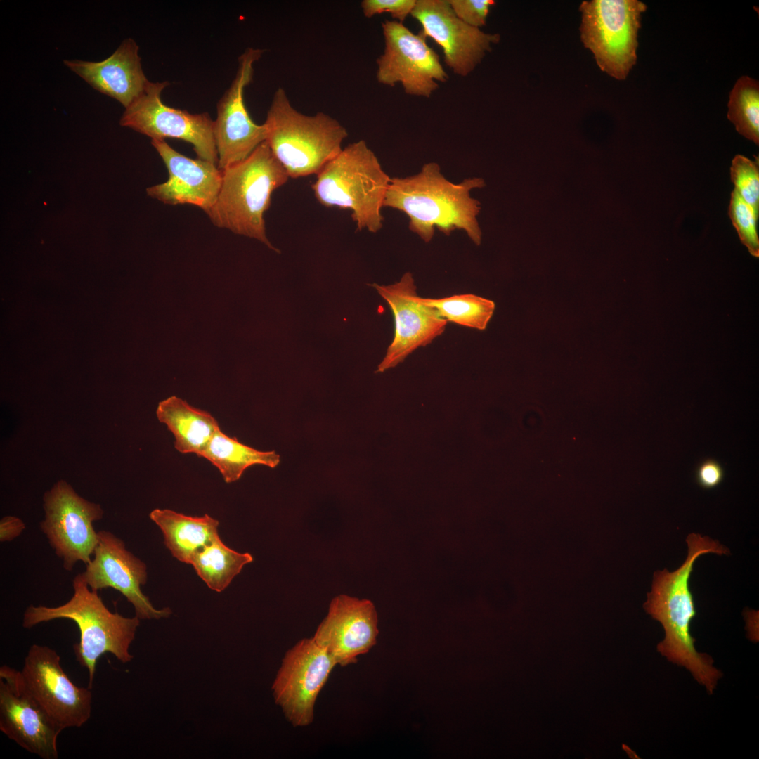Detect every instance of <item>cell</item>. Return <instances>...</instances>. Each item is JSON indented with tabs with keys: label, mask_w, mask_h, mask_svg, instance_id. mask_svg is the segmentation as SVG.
<instances>
[{
	"label": "cell",
	"mask_w": 759,
	"mask_h": 759,
	"mask_svg": "<svg viewBox=\"0 0 759 759\" xmlns=\"http://www.w3.org/2000/svg\"><path fill=\"white\" fill-rule=\"evenodd\" d=\"M688 553L682 564L673 572L666 569L654 573L651 592L644 603L645 611L659 621L665 631L657 651L668 661L685 667L710 694L722 673L713 666L712 658L698 652L690 634V623L696 611L689 580L697 558L706 553L728 554L729 550L708 536H687Z\"/></svg>",
	"instance_id": "6da1fadb"
},
{
	"label": "cell",
	"mask_w": 759,
	"mask_h": 759,
	"mask_svg": "<svg viewBox=\"0 0 759 759\" xmlns=\"http://www.w3.org/2000/svg\"><path fill=\"white\" fill-rule=\"evenodd\" d=\"M484 186L481 178L454 183L441 174L438 164L429 162L414 176L391 179L383 207L406 214L409 229L425 242L432 240L436 228L446 235L462 230L479 245L481 231L476 217L480 202L470 196V191Z\"/></svg>",
	"instance_id": "7a4b0ae2"
},
{
	"label": "cell",
	"mask_w": 759,
	"mask_h": 759,
	"mask_svg": "<svg viewBox=\"0 0 759 759\" xmlns=\"http://www.w3.org/2000/svg\"><path fill=\"white\" fill-rule=\"evenodd\" d=\"M71 599L58 606H28L23 616L22 625L31 628L41 623L65 618L74 621L80 633L79 641L73 645L77 661L87 670L89 688L92 689L96 664L106 653L122 663L133 659L129 647L135 637L140 619L135 616L126 618L111 612L103 603L98 591L89 586L77 574L72 583Z\"/></svg>",
	"instance_id": "3957f363"
},
{
	"label": "cell",
	"mask_w": 759,
	"mask_h": 759,
	"mask_svg": "<svg viewBox=\"0 0 759 759\" xmlns=\"http://www.w3.org/2000/svg\"><path fill=\"white\" fill-rule=\"evenodd\" d=\"M222 171L221 188L208 216L237 235L254 238L279 252L266 235L264 213L273 192L290 178L266 141L246 159Z\"/></svg>",
	"instance_id": "277c9868"
},
{
	"label": "cell",
	"mask_w": 759,
	"mask_h": 759,
	"mask_svg": "<svg viewBox=\"0 0 759 759\" xmlns=\"http://www.w3.org/2000/svg\"><path fill=\"white\" fill-rule=\"evenodd\" d=\"M264 124L265 141L294 179L318 174L341 152L348 136L346 129L327 114L307 115L297 111L281 87L273 93Z\"/></svg>",
	"instance_id": "5b68a950"
},
{
	"label": "cell",
	"mask_w": 759,
	"mask_h": 759,
	"mask_svg": "<svg viewBox=\"0 0 759 759\" xmlns=\"http://www.w3.org/2000/svg\"><path fill=\"white\" fill-rule=\"evenodd\" d=\"M389 176L363 140L351 143L317 174L312 189L325 207L349 209L358 230L377 233Z\"/></svg>",
	"instance_id": "8992f818"
},
{
	"label": "cell",
	"mask_w": 759,
	"mask_h": 759,
	"mask_svg": "<svg viewBox=\"0 0 759 759\" xmlns=\"http://www.w3.org/2000/svg\"><path fill=\"white\" fill-rule=\"evenodd\" d=\"M647 5L638 0H590L580 5V39L603 72L624 80L637 62L638 32Z\"/></svg>",
	"instance_id": "52a82bcc"
},
{
	"label": "cell",
	"mask_w": 759,
	"mask_h": 759,
	"mask_svg": "<svg viewBox=\"0 0 759 759\" xmlns=\"http://www.w3.org/2000/svg\"><path fill=\"white\" fill-rule=\"evenodd\" d=\"M18 673L27 694L61 731L80 727L90 718L91 689L79 687L71 681L54 649L32 645Z\"/></svg>",
	"instance_id": "ba28073f"
},
{
	"label": "cell",
	"mask_w": 759,
	"mask_h": 759,
	"mask_svg": "<svg viewBox=\"0 0 759 759\" xmlns=\"http://www.w3.org/2000/svg\"><path fill=\"white\" fill-rule=\"evenodd\" d=\"M169 82H150L133 103L125 108L119 124L144 134L151 140L176 138L193 145L199 159L217 165L214 121L207 112L193 114L165 105L161 98Z\"/></svg>",
	"instance_id": "9c48e42d"
},
{
	"label": "cell",
	"mask_w": 759,
	"mask_h": 759,
	"mask_svg": "<svg viewBox=\"0 0 759 759\" xmlns=\"http://www.w3.org/2000/svg\"><path fill=\"white\" fill-rule=\"evenodd\" d=\"M384 49L376 60L377 82L393 87L401 84L410 96L429 98L447 82L439 55L420 32H412L403 23L386 20L382 23Z\"/></svg>",
	"instance_id": "30bf717a"
},
{
	"label": "cell",
	"mask_w": 759,
	"mask_h": 759,
	"mask_svg": "<svg viewBox=\"0 0 759 759\" xmlns=\"http://www.w3.org/2000/svg\"><path fill=\"white\" fill-rule=\"evenodd\" d=\"M45 519L41 531L63 568L72 571L79 561L89 564L98 542L93 523L103 518L100 505L80 497L64 480H60L43 498Z\"/></svg>",
	"instance_id": "8fae6325"
},
{
	"label": "cell",
	"mask_w": 759,
	"mask_h": 759,
	"mask_svg": "<svg viewBox=\"0 0 759 759\" xmlns=\"http://www.w3.org/2000/svg\"><path fill=\"white\" fill-rule=\"evenodd\" d=\"M336 665L313 637L301 640L286 652L272 689L276 704L294 727L313 722L317 696Z\"/></svg>",
	"instance_id": "7c38bea8"
},
{
	"label": "cell",
	"mask_w": 759,
	"mask_h": 759,
	"mask_svg": "<svg viewBox=\"0 0 759 759\" xmlns=\"http://www.w3.org/2000/svg\"><path fill=\"white\" fill-rule=\"evenodd\" d=\"M264 50L247 48L238 58L235 78L216 105L214 138L220 170L246 159L266 138L264 124L251 118L244 101L245 88L252 82L254 65Z\"/></svg>",
	"instance_id": "4fadbf2b"
},
{
	"label": "cell",
	"mask_w": 759,
	"mask_h": 759,
	"mask_svg": "<svg viewBox=\"0 0 759 759\" xmlns=\"http://www.w3.org/2000/svg\"><path fill=\"white\" fill-rule=\"evenodd\" d=\"M411 16L422 25L420 33L439 45L444 62L458 76H468L479 65L499 34H489L462 21L448 0H416Z\"/></svg>",
	"instance_id": "5bb4252c"
},
{
	"label": "cell",
	"mask_w": 759,
	"mask_h": 759,
	"mask_svg": "<svg viewBox=\"0 0 759 759\" xmlns=\"http://www.w3.org/2000/svg\"><path fill=\"white\" fill-rule=\"evenodd\" d=\"M379 295L393 313L395 332L392 342L377 372H384L402 362L420 346H425L445 330L447 321L432 307L422 304L417 294L412 273L389 285L374 283Z\"/></svg>",
	"instance_id": "9a60e30c"
},
{
	"label": "cell",
	"mask_w": 759,
	"mask_h": 759,
	"mask_svg": "<svg viewBox=\"0 0 759 759\" xmlns=\"http://www.w3.org/2000/svg\"><path fill=\"white\" fill-rule=\"evenodd\" d=\"M93 559L80 573L92 590L112 588L122 593L134 607L141 619H160L170 616L169 608L155 609L141 590L147 581L144 562L126 549L119 538L108 531L98 532Z\"/></svg>",
	"instance_id": "2e32d148"
},
{
	"label": "cell",
	"mask_w": 759,
	"mask_h": 759,
	"mask_svg": "<svg viewBox=\"0 0 759 759\" xmlns=\"http://www.w3.org/2000/svg\"><path fill=\"white\" fill-rule=\"evenodd\" d=\"M0 729L20 746L43 759H57L61 730L22 686L18 670L0 668Z\"/></svg>",
	"instance_id": "e0dca14e"
},
{
	"label": "cell",
	"mask_w": 759,
	"mask_h": 759,
	"mask_svg": "<svg viewBox=\"0 0 759 759\" xmlns=\"http://www.w3.org/2000/svg\"><path fill=\"white\" fill-rule=\"evenodd\" d=\"M378 632L373 603L341 595L332 600L313 639L337 665L346 666L356 663L358 656L376 644Z\"/></svg>",
	"instance_id": "ac0fdd59"
},
{
	"label": "cell",
	"mask_w": 759,
	"mask_h": 759,
	"mask_svg": "<svg viewBox=\"0 0 759 759\" xmlns=\"http://www.w3.org/2000/svg\"><path fill=\"white\" fill-rule=\"evenodd\" d=\"M151 144L165 164L169 178L147 188V194L168 205H193L208 214L221 188L222 171L212 162L181 154L165 141L151 140Z\"/></svg>",
	"instance_id": "d6986e66"
},
{
	"label": "cell",
	"mask_w": 759,
	"mask_h": 759,
	"mask_svg": "<svg viewBox=\"0 0 759 759\" xmlns=\"http://www.w3.org/2000/svg\"><path fill=\"white\" fill-rule=\"evenodd\" d=\"M138 49L135 41L127 38L102 61L65 60L64 64L93 89L116 99L126 108L150 82L142 69Z\"/></svg>",
	"instance_id": "ffe728a7"
},
{
	"label": "cell",
	"mask_w": 759,
	"mask_h": 759,
	"mask_svg": "<svg viewBox=\"0 0 759 759\" xmlns=\"http://www.w3.org/2000/svg\"><path fill=\"white\" fill-rule=\"evenodd\" d=\"M156 415L173 434L174 447L179 452L195 453L198 457L220 428L209 413L196 408L175 396L159 403Z\"/></svg>",
	"instance_id": "44dd1931"
},
{
	"label": "cell",
	"mask_w": 759,
	"mask_h": 759,
	"mask_svg": "<svg viewBox=\"0 0 759 759\" xmlns=\"http://www.w3.org/2000/svg\"><path fill=\"white\" fill-rule=\"evenodd\" d=\"M149 516L162 531L171 554L186 564H190L196 554L219 536L218 520L207 514L191 517L157 508Z\"/></svg>",
	"instance_id": "7402d4cb"
},
{
	"label": "cell",
	"mask_w": 759,
	"mask_h": 759,
	"mask_svg": "<svg viewBox=\"0 0 759 759\" xmlns=\"http://www.w3.org/2000/svg\"><path fill=\"white\" fill-rule=\"evenodd\" d=\"M201 458L209 460L221 473L224 481L230 484L240 479L244 472L254 465L276 467L280 456L274 450L261 451L230 437L219 428Z\"/></svg>",
	"instance_id": "603a6c76"
},
{
	"label": "cell",
	"mask_w": 759,
	"mask_h": 759,
	"mask_svg": "<svg viewBox=\"0 0 759 759\" xmlns=\"http://www.w3.org/2000/svg\"><path fill=\"white\" fill-rule=\"evenodd\" d=\"M252 561L249 553H240L231 549L219 536L196 554L190 564L210 589L220 592L245 564Z\"/></svg>",
	"instance_id": "cb8c5ba5"
},
{
	"label": "cell",
	"mask_w": 759,
	"mask_h": 759,
	"mask_svg": "<svg viewBox=\"0 0 759 759\" xmlns=\"http://www.w3.org/2000/svg\"><path fill=\"white\" fill-rule=\"evenodd\" d=\"M420 301L434 308L447 322L485 330L495 309L493 301L472 294H457L441 299L422 298Z\"/></svg>",
	"instance_id": "d4e9b609"
},
{
	"label": "cell",
	"mask_w": 759,
	"mask_h": 759,
	"mask_svg": "<svg viewBox=\"0 0 759 759\" xmlns=\"http://www.w3.org/2000/svg\"><path fill=\"white\" fill-rule=\"evenodd\" d=\"M727 118L737 132L759 144V83L748 76L738 79L731 90Z\"/></svg>",
	"instance_id": "484cf974"
},
{
	"label": "cell",
	"mask_w": 759,
	"mask_h": 759,
	"mask_svg": "<svg viewBox=\"0 0 759 759\" xmlns=\"http://www.w3.org/2000/svg\"><path fill=\"white\" fill-rule=\"evenodd\" d=\"M728 214L741 242L750 253L759 255L757 221L759 212L746 203L734 189L731 194Z\"/></svg>",
	"instance_id": "4316f807"
},
{
	"label": "cell",
	"mask_w": 759,
	"mask_h": 759,
	"mask_svg": "<svg viewBox=\"0 0 759 759\" xmlns=\"http://www.w3.org/2000/svg\"><path fill=\"white\" fill-rule=\"evenodd\" d=\"M731 180L740 197L759 212V162L737 155L730 168Z\"/></svg>",
	"instance_id": "83f0119b"
},
{
	"label": "cell",
	"mask_w": 759,
	"mask_h": 759,
	"mask_svg": "<svg viewBox=\"0 0 759 759\" xmlns=\"http://www.w3.org/2000/svg\"><path fill=\"white\" fill-rule=\"evenodd\" d=\"M453 11L462 21L476 28L486 25L493 0H448Z\"/></svg>",
	"instance_id": "f1b7e54d"
},
{
	"label": "cell",
	"mask_w": 759,
	"mask_h": 759,
	"mask_svg": "<svg viewBox=\"0 0 759 759\" xmlns=\"http://www.w3.org/2000/svg\"><path fill=\"white\" fill-rule=\"evenodd\" d=\"M416 0H363L361 3L365 17L370 18L384 13H390L394 20L403 23L410 15Z\"/></svg>",
	"instance_id": "f546056e"
},
{
	"label": "cell",
	"mask_w": 759,
	"mask_h": 759,
	"mask_svg": "<svg viewBox=\"0 0 759 759\" xmlns=\"http://www.w3.org/2000/svg\"><path fill=\"white\" fill-rule=\"evenodd\" d=\"M723 478V467L718 461L713 459H708L702 462L696 472L697 484L706 489L715 488L722 482Z\"/></svg>",
	"instance_id": "4dcf8cb0"
},
{
	"label": "cell",
	"mask_w": 759,
	"mask_h": 759,
	"mask_svg": "<svg viewBox=\"0 0 759 759\" xmlns=\"http://www.w3.org/2000/svg\"><path fill=\"white\" fill-rule=\"evenodd\" d=\"M25 529V523L18 517L6 516L0 521V541L10 542Z\"/></svg>",
	"instance_id": "1f68e13d"
}]
</instances>
